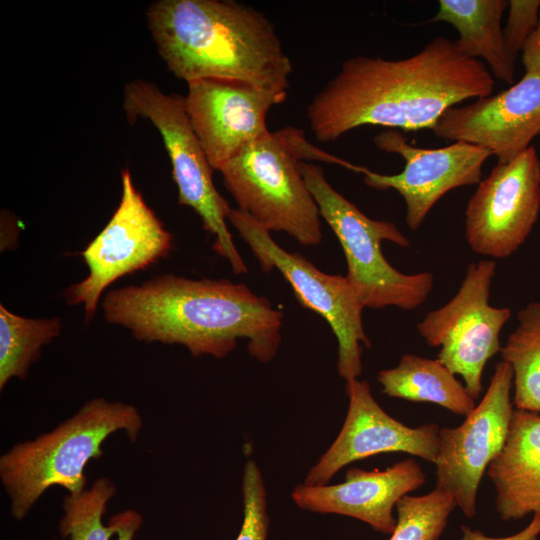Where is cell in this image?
<instances>
[{
  "label": "cell",
  "instance_id": "obj_22",
  "mask_svg": "<svg viewBox=\"0 0 540 540\" xmlns=\"http://www.w3.org/2000/svg\"><path fill=\"white\" fill-rule=\"evenodd\" d=\"M59 317L26 318L0 305V390L11 378L25 379L42 347L60 335Z\"/></svg>",
  "mask_w": 540,
  "mask_h": 540
},
{
  "label": "cell",
  "instance_id": "obj_7",
  "mask_svg": "<svg viewBox=\"0 0 540 540\" xmlns=\"http://www.w3.org/2000/svg\"><path fill=\"white\" fill-rule=\"evenodd\" d=\"M123 107L130 123L149 120L159 131L172 165L178 203L200 216L215 237L213 249L228 260L235 274L247 272L226 224L230 206L213 182V168L186 111L185 97L166 94L156 84L134 80L124 88Z\"/></svg>",
  "mask_w": 540,
  "mask_h": 540
},
{
  "label": "cell",
  "instance_id": "obj_21",
  "mask_svg": "<svg viewBox=\"0 0 540 540\" xmlns=\"http://www.w3.org/2000/svg\"><path fill=\"white\" fill-rule=\"evenodd\" d=\"M517 325L501 348L513 372V405L540 413V302H530L516 316Z\"/></svg>",
  "mask_w": 540,
  "mask_h": 540
},
{
  "label": "cell",
  "instance_id": "obj_9",
  "mask_svg": "<svg viewBox=\"0 0 540 540\" xmlns=\"http://www.w3.org/2000/svg\"><path fill=\"white\" fill-rule=\"evenodd\" d=\"M495 273V260L469 263L457 293L416 325L429 346L440 348L436 359L462 377L474 400L483 391L485 365L501 351L500 332L511 317L509 308L489 303Z\"/></svg>",
  "mask_w": 540,
  "mask_h": 540
},
{
  "label": "cell",
  "instance_id": "obj_20",
  "mask_svg": "<svg viewBox=\"0 0 540 540\" xmlns=\"http://www.w3.org/2000/svg\"><path fill=\"white\" fill-rule=\"evenodd\" d=\"M377 380L389 397L433 403L459 416H467L476 406L465 386L438 359L405 354L395 367L379 371Z\"/></svg>",
  "mask_w": 540,
  "mask_h": 540
},
{
  "label": "cell",
  "instance_id": "obj_28",
  "mask_svg": "<svg viewBox=\"0 0 540 540\" xmlns=\"http://www.w3.org/2000/svg\"><path fill=\"white\" fill-rule=\"evenodd\" d=\"M117 524V540H133L142 525V516L133 509L121 511L112 516Z\"/></svg>",
  "mask_w": 540,
  "mask_h": 540
},
{
  "label": "cell",
  "instance_id": "obj_6",
  "mask_svg": "<svg viewBox=\"0 0 540 540\" xmlns=\"http://www.w3.org/2000/svg\"><path fill=\"white\" fill-rule=\"evenodd\" d=\"M300 171L321 218L330 226L343 249L346 277L364 307L393 306L408 311L420 307L433 289V274L402 273L386 260L381 249L382 241L409 247L408 238L393 222L366 216L330 185L321 166L301 161Z\"/></svg>",
  "mask_w": 540,
  "mask_h": 540
},
{
  "label": "cell",
  "instance_id": "obj_19",
  "mask_svg": "<svg viewBox=\"0 0 540 540\" xmlns=\"http://www.w3.org/2000/svg\"><path fill=\"white\" fill-rule=\"evenodd\" d=\"M508 4L506 0H440L429 22L451 24L467 56L486 63L496 79L513 84L515 61L507 52L501 27Z\"/></svg>",
  "mask_w": 540,
  "mask_h": 540
},
{
  "label": "cell",
  "instance_id": "obj_17",
  "mask_svg": "<svg viewBox=\"0 0 540 540\" xmlns=\"http://www.w3.org/2000/svg\"><path fill=\"white\" fill-rule=\"evenodd\" d=\"M425 481L421 466L408 458L385 470L351 468L345 480L335 485L301 484L295 487L291 497L303 510L349 516L391 535L397 522L393 515L397 502Z\"/></svg>",
  "mask_w": 540,
  "mask_h": 540
},
{
  "label": "cell",
  "instance_id": "obj_23",
  "mask_svg": "<svg viewBox=\"0 0 540 540\" xmlns=\"http://www.w3.org/2000/svg\"><path fill=\"white\" fill-rule=\"evenodd\" d=\"M116 491L109 478L101 477L81 494H68L63 500V516L58 524L60 535L69 540H110L117 533V524L111 517L105 525L102 518Z\"/></svg>",
  "mask_w": 540,
  "mask_h": 540
},
{
  "label": "cell",
  "instance_id": "obj_27",
  "mask_svg": "<svg viewBox=\"0 0 540 540\" xmlns=\"http://www.w3.org/2000/svg\"><path fill=\"white\" fill-rule=\"evenodd\" d=\"M461 537L457 540H537L540 536V515L534 514L529 524L521 531L504 537H492L480 530L461 525Z\"/></svg>",
  "mask_w": 540,
  "mask_h": 540
},
{
  "label": "cell",
  "instance_id": "obj_1",
  "mask_svg": "<svg viewBox=\"0 0 540 540\" xmlns=\"http://www.w3.org/2000/svg\"><path fill=\"white\" fill-rule=\"evenodd\" d=\"M494 86L486 64L467 56L456 40L438 36L403 59H346L311 99L306 117L321 143L366 125L432 130L448 108L489 96Z\"/></svg>",
  "mask_w": 540,
  "mask_h": 540
},
{
  "label": "cell",
  "instance_id": "obj_16",
  "mask_svg": "<svg viewBox=\"0 0 540 540\" xmlns=\"http://www.w3.org/2000/svg\"><path fill=\"white\" fill-rule=\"evenodd\" d=\"M435 136L487 149L506 163L540 134V71H527L497 94L448 108L434 125Z\"/></svg>",
  "mask_w": 540,
  "mask_h": 540
},
{
  "label": "cell",
  "instance_id": "obj_12",
  "mask_svg": "<svg viewBox=\"0 0 540 540\" xmlns=\"http://www.w3.org/2000/svg\"><path fill=\"white\" fill-rule=\"evenodd\" d=\"M540 212V159L534 146L497 163L465 209V237L477 254L511 256L526 241Z\"/></svg>",
  "mask_w": 540,
  "mask_h": 540
},
{
  "label": "cell",
  "instance_id": "obj_4",
  "mask_svg": "<svg viewBox=\"0 0 540 540\" xmlns=\"http://www.w3.org/2000/svg\"><path fill=\"white\" fill-rule=\"evenodd\" d=\"M142 426L134 405L98 397L53 430L12 446L0 457V480L13 518L23 520L53 486L73 496L84 492L85 467L103 456L104 441L118 431L135 441Z\"/></svg>",
  "mask_w": 540,
  "mask_h": 540
},
{
  "label": "cell",
  "instance_id": "obj_14",
  "mask_svg": "<svg viewBox=\"0 0 540 540\" xmlns=\"http://www.w3.org/2000/svg\"><path fill=\"white\" fill-rule=\"evenodd\" d=\"M286 98L287 92L242 81L188 83L186 111L211 167L221 171L242 149L267 135V113Z\"/></svg>",
  "mask_w": 540,
  "mask_h": 540
},
{
  "label": "cell",
  "instance_id": "obj_11",
  "mask_svg": "<svg viewBox=\"0 0 540 540\" xmlns=\"http://www.w3.org/2000/svg\"><path fill=\"white\" fill-rule=\"evenodd\" d=\"M513 372L501 360L480 403L457 427L440 428L436 487L449 493L462 513L476 514L477 493L491 461L507 439L514 411L511 400Z\"/></svg>",
  "mask_w": 540,
  "mask_h": 540
},
{
  "label": "cell",
  "instance_id": "obj_8",
  "mask_svg": "<svg viewBox=\"0 0 540 540\" xmlns=\"http://www.w3.org/2000/svg\"><path fill=\"white\" fill-rule=\"evenodd\" d=\"M227 220L247 243L261 269H277L298 302L326 320L338 341L339 375L346 382L358 379L363 346L370 348L371 342L363 327L365 307L347 277L324 273L302 255L286 251L269 230L238 208H230Z\"/></svg>",
  "mask_w": 540,
  "mask_h": 540
},
{
  "label": "cell",
  "instance_id": "obj_24",
  "mask_svg": "<svg viewBox=\"0 0 540 540\" xmlns=\"http://www.w3.org/2000/svg\"><path fill=\"white\" fill-rule=\"evenodd\" d=\"M457 504L435 487L421 496H403L396 504V527L389 540H438Z\"/></svg>",
  "mask_w": 540,
  "mask_h": 540
},
{
  "label": "cell",
  "instance_id": "obj_29",
  "mask_svg": "<svg viewBox=\"0 0 540 540\" xmlns=\"http://www.w3.org/2000/svg\"><path fill=\"white\" fill-rule=\"evenodd\" d=\"M522 63L527 71H540V13L535 31L522 49Z\"/></svg>",
  "mask_w": 540,
  "mask_h": 540
},
{
  "label": "cell",
  "instance_id": "obj_2",
  "mask_svg": "<svg viewBox=\"0 0 540 540\" xmlns=\"http://www.w3.org/2000/svg\"><path fill=\"white\" fill-rule=\"evenodd\" d=\"M105 319L140 341L179 344L194 357L227 356L238 339L252 357L270 361L281 342L283 314L245 284L165 274L109 291Z\"/></svg>",
  "mask_w": 540,
  "mask_h": 540
},
{
  "label": "cell",
  "instance_id": "obj_18",
  "mask_svg": "<svg viewBox=\"0 0 540 540\" xmlns=\"http://www.w3.org/2000/svg\"><path fill=\"white\" fill-rule=\"evenodd\" d=\"M486 475L495 489L503 521L540 515V414L514 409L504 446Z\"/></svg>",
  "mask_w": 540,
  "mask_h": 540
},
{
  "label": "cell",
  "instance_id": "obj_26",
  "mask_svg": "<svg viewBox=\"0 0 540 540\" xmlns=\"http://www.w3.org/2000/svg\"><path fill=\"white\" fill-rule=\"evenodd\" d=\"M503 36L510 57L515 61L535 31L540 13V0H511Z\"/></svg>",
  "mask_w": 540,
  "mask_h": 540
},
{
  "label": "cell",
  "instance_id": "obj_25",
  "mask_svg": "<svg viewBox=\"0 0 540 540\" xmlns=\"http://www.w3.org/2000/svg\"><path fill=\"white\" fill-rule=\"evenodd\" d=\"M243 522L235 540H267L269 516L261 471L254 460H248L243 474Z\"/></svg>",
  "mask_w": 540,
  "mask_h": 540
},
{
  "label": "cell",
  "instance_id": "obj_10",
  "mask_svg": "<svg viewBox=\"0 0 540 540\" xmlns=\"http://www.w3.org/2000/svg\"><path fill=\"white\" fill-rule=\"evenodd\" d=\"M120 202L101 232L80 253L89 273L69 286L64 295L70 305H83L92 319L103 292L125 275L143 270L169 255L171 233L146 204L131 174H121Z\"/></svg>",
  "mask_w": 540,
  "mask_h": 540
},
{
  "label": "cell",
  "instance_id": "obj_3",
  "mask_svg": "<svg viewBox=\"0 0 540 540\" xmlns=\"http://www.w3.org/2000/svg\"><path fill=\"white\" fill-rule=\"evenodd\" d=\"M158 51L187 83L224 79L287 92L292 64L274 24L233 0H160L147 13Z\"/></svg>",
  "mask_w": 540,
  "mask_h": 540
},
{
  "label": "cell",
  "instance_id": "obj_13",
  "mask_svg": "<svg viewBox=\"0 0 540 540\" xmlns=\"http://www.w3.org/2000/svg\"><path fill=\"white\" fill-rule=\"evenodd\" d=\"M373 141L378 149L400 155L405 165L393 175L364 168V183L376 190L397 191L406 205L405 222L413 231L447 192L479 184L483 164L491 156L487 149L463 141L441 148H420L395 129L377 134Z\"/></svg>",
  "mask_w": 540,
  "mask_h": 540
},
{
  "label": "cell",
  "instance_id": "obj_5",
  "mask_svg": "<svg viewBox=\"0 0 540 540\" xmlns=\"http://www.w3.org/2000/svg\"><path fill=\"white\" fill-rule=\"evenodd\" d=\"M305 160L354 167L317 149L303 130L286 127L242 149L220 172L238 209L269 231L285 232L304 246H315L322 240L321 216L300 171Z\"/></svg>",
  "mask_w": 540,
  "mask_h": 540
},
{
  "label": "cell",
  "instance_id": "obj_15",
  "mask_svg": "<svg viewBox=\"0 0 540 540\" xmlns=\"http://www.w3.org/2000/svg\"><path fill=\"white\" fill-rule=\"evenodd\" d=\"M345 390L349 403L343 426L307 473L305 485H326L344 466L383 453L403 452L435 463L440 430L437 424L409 427L396 420L377 403L366 381H347Z\"/></svg>",
  "mask_w": 540,
  "mask_h": 540
}]
</instances>
